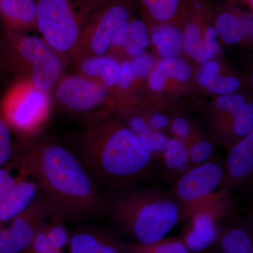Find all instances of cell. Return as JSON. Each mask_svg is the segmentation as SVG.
I'll return each instance as SVG.
<instances>
[{"label": "cell", "mask_w": 253, "mask_h": 253, "mask_svg": "<svg viewBox=\"0 0 253 253\" xmlns=\"http://www.w3.org/2000/svg\"><path fill=\"white\" fill-rule=\"evenodd\" d=\"M25 146L16 164L36 181L49 219L76 223L106 215L105 196L73 150L46 139Z\"/></svg>", "instance_id": "obj_1"}, {"label": "cell", "mask_w": 253, "mask_h": 253, "mask_svg": "<svg viewBox=\"0 0 253 253\" xmlns=\"http://www.w3.org/2000/svg\"><path fill=\"white\" fill-rule=\"evenodd\" d=\"M74 146L99 189L108 192L143 184L154 174L156 160L115 113L86 121Z\"/></svg>", "instance_id": "obj_2"}, {"label": "cell", "mask_w": 253, "mask_h": 253, "mask_svg": "<svg viewBox=\"0 0 253 253\" xmlns=\"http://www.w3.org/2000/svg\"><path fill=\"white\" fill-rule=\"evenodd\" d=\"M106 215L136 244L164 239L181 221V208L172 192L141 184L108 192Z\"/></svg>", "instance_id": "obj_3"}, {"label": "cell", "mask_w": 253, "mask_h": 253, "mask_svg": "<svg viewBox=\"0 0 253 253\" xmlns=\"http://www.w3.org/2000/svg\"><path fill=\"white\" fill-rule=\"evenodd\" d=\"M66 62L39 37L6 29L1 38L0 68L11 75L14 81L28 82L51 93L64 75Z\"/></svg>", "instance_id": "obj_4"}, {"label": "cell", "mask_w": 253, "mask_h": 253, "mask_svg": "<svg viewBox=\"0 0 253 253\" xmlns=\"http://www.w3.org/2000/svg\"><path fill=\"white\" fill-rule=\"evenodd\" d=\"M101 1L88 0L78 7L73 0H38L37 30L68 62L88 15Z\"/></svg>", "instance_id": "obj_5"}, {"label": "cell", "mask_w": 253, "mask_h": 253, "mask_svg": "<svg viewBox=\"0 0 253 253\" xmlns=\"http://www.w3.org/2000/svg\"><path fill=\"white\" fill-rule=\"evenodd\" d=\"M51 107V93L28 82L14 81L1 100L0 116L11 130L30 137L45 124Z\"/></svg>", "instance_id": "obj_6"}, {"label": "cell", "mask_w": 253, "mask_h": 253, "mask_svg": "<svg viewBox=\"0 0 253 253\" xmlns=\"http://www.w3.org/2000/svg\"><path fill=\"white\" fill-rule=\"evenodd\" d=\"M60 108L74 117L91 121L114 113V94L104 86L77 73L63 75L53 89Z\"/></svg>", "instance_id": "obj_7"}, {"label": "cell", "mask_w": 253, "mask_h": 253, "mask_svg": "<svg viewBox=\"0 0 253 253\" xmlns=\"http://www.w3.org/2000/svg\"><path fill=\"white\" fill-rule=\"evenodd\" d=\"M132 16L130 0H101L88 15L69 61L107 54L115 33Z\"/></svg>", "instance_id": "obj_8"}, {"label": "cell", "mask_w": 253, "mask_h": 253, "mask_svg": "<svg viewBox=\"0 0 253 253\" xmlns=\"http://www.w3.org/2000/svg\"><path fill=\"white\" fill-rule=\"evenodd\" d=\"M234 200L225 188L198 208L180 239L191 253L204 252L216 244L224 219L233 216Z\"/></svg>", "instance_id": "obj_9"}, {"label": "cell", "mask_w": 253, "mask_h": 253, "mask_svg": "<svg viewBox=\"0 0 253 253\" xmlns=\"http://www.w3.org/2000/svg\"><path fill=\"white\" fill-rule=\"evenodd\" d=\"M224 167L217 160L191 168L174 181L172 191L181 208V221L223 188Z\"/></svg>", "instance_id": "obj_10"}, {"label": "cell", "mask_w": 253, "mask_h": 253, "mask_svg": "<svg viewBox=\"0 0 253 253\" xmlns=\"http://www.w3.org/2000/svg\"><path fill=\"white\" fill-rule=\"evenodd\" d=\"M49 219L41 194L31 207L0 228V253H22Z\"/></svg>", "instance_id": "obj_11"}, {"label": "cell", "mask_w": 253, "mask_h": 253, "mask_svg": "<svg viewBox=\"0 0 253 253\" xmlns=\"http://www.w3.org/2000/svg\"><path fill=\"white\" fill-rule=\"evenodd\" d=\"M224 167L223 187L228 191L252 185L253 176V130L230 149Z\"/></svg>", "instance_id": "obj_12"}, {"label": "cell", "mask_w": 253, "mask_h": 253, "mask_svg": "<svg viewBox=\"0 0 253 253\" xmlns=\"http://www.w3.org/2000/svg\"><path fill=\"white\" fill-rule=\"evenodd\" d=\"M126 243L112 231L96 226H81L71 231L69 253H129Z\"/></svg>", "instance_id": "obj_13"}, {"label": "cell", "mask_w": 253, "mask_h": 253, "mask_svg": "<svg viewBox=\"0 0 253 253\" xmlns=\"http://www.w3.org/2000/svg\"><path fill=\"white\" fill-rule=\"evenodd\" d=\"M76 73L115 93L119 83L121 61L109 54L88 56L73 61Z\"/></svg>", "instance_id": "obj_14"}, {"label": "cell", "mask_w": 253, "mask_h": 253, "mask_svg": "<svg viewBox=\"0 0 253 253\" xmlns=\"http://www.w3.org/2000/svg\"><path fill=\"white\" fill-rule=\"evenodd\" d=\"M39 194L36 181L31 176L18 172L12 189L0 207V228L31 207Z\"/></svg>", "instance_id": "obj_15"}, {"label": "cell", "mask_w": 253, "mask_h": 253, "mask_svg": "<svg viewBox=\"0 0 253 253\" xmlns=\"http://www.w3.org/2000/svg\"><path fill=\"white\" fill-rule=\"evenodd\" d=\"M221 224L217 241L221 253H253L252 217H229Z\"/></svg>", "instance_id": "obj_16"}, {"label": "cell", "mask_w": 253, "mask_h": 253, "mask_svg": "<svg viewBox=\"0 0 253 253\" xmlns=\"http://www.w3.org/2000/svg\"><path fill=\"white\" fill-rule=\"evenodd\" d=\"M217 36L228 45H236L245 35L253 33V16L234 6H223L214 14L213 19Z\"/></svg>", "instance_id": "obj_17"}, {"label": "cell", "mask_w": 253, "mask_h": 253, "mask_svg": "<svg viewBox=\"0 0 253 253\" xmlns=\"http://www.w3.org/2000/svg\"><path fill=\"white\" fill-rule=\"evenodd\" d=\"M38 0H0V15L5 28L26 32L37 29Z\"/></svg>", "instance_id": "obj_18"}, {"label": "cell", "mask_w": 253, "mask_h": 253, "mask_svg": "<svg viewBox=\"0 0 253 253\" xmlns=\"http://www.w3.org/2000/svg\"><path fill=\"white\" fill-rule=\"evenodd\" d=\"M184 20L177 22L151 25V42L161 58L179 57L184 51L182 31L179 28V23Z\"/></svg>", "instance_id": "obj_19"}, {"label": "cell", "mask_w": 253, "mask_h": 253, "mask_svg": "<svg viewBox=\"0 0 253 253\" xmlns=\"http://www.w3.org/2000/svg\"><path fill=\"white\" fill-rule=\"evenodd\" d=\"M253 130V104L246 102L236 112L229 122L217 131L216 137L226 149H230L236 143Z\"/></svg>", "instance_id": "obj_20"}, {"label": "cell", "mask_w": 253, "mask_h": 253, "mask_svg": "<svg viewBox=\"0 0 253 253\" xmlns=\"http://www.w3.org/2000/svg\"><path fill=\"white\" fill-rule=\"evenodd\" d=\"M160 159L161 176L167 180H175L190 168L187 145L178 138H170Z\"/></svg>", "instance_id": "obj_21"}, {"label": "cell", "mask_w": 253, "mask_h": 253, "mask_svg": "<svg viewBox=\"0 0 253 253\" xmlns=\"http://www.w3.org/2000/svg\"><path fill=\"white\" fill-rule=\"evenodd\" d=\"M167 80H174L178 83H185L192 75L189 63L180 57L161 58L155 65Z\"/></svg>", "instance_id": "obj_22"}, {"label": "cell", "mask_w": 253, "mask_h": 253, "mask_svg": "<svg viewBox=\"0 0 253 253\" xmlns=\"http://www.w3.org/2000/svg\"><path fill=\"white\" fill-rule=\"evenodd\" d=\"M129 253H191L180 238L163 239L149 244H128Z\"/></svg>", "instance_id": "obj_23"}, {"label": "cell", "mask_w": 253, "mask_h": 253, "mask_svg": "<svg viewBox=\"0 0 253 253\" xmlns=\"http://www.w3.org/2000/svg\"><path fill=\"white\" fill-rule=\"evenodd\" d=\"M44 228L50 244L55 251H63L68 247L71 231L68 230L66 221L58 219H48L44 224Z\"/></svg>", "instance_id": "obj_24"}, {"label": "cell", "mask_w": 253, "mask_h": 253, "mask_svg": "<svg viewBox=\"0 0 253 253\" xmlns=\"http://www.w3.org/2000/svg\"><path fill=\"white\" fill-rule=\"evenodd\" d=\"M187 147L190 168L196 167L213 160L214 146L212 141L204 136H201L192 141Z\"/></svg>", "instance_id": "obj_25"}, {"label": "cell", "mask_w": 253, "mask_h": 253, "mask_svg": "<svg viewBox=\"0 0 253 253\" xmlns=\"http://www.w3.org/2000/svg\"><path fill=\"white\" fill-rule=\"evenodd\" d=\"M17 156L11 129L0 116V168L16 162Z\"/></svg>", "instance_id": "obj_26"}, {"label": "cell", "mask_w": 253, "mask_h": 253, "mask_svg": "<svg viewBox=\"0 0 253 253\" xmlns=\"http://www.w3.org/2000/svg\"><path fill=\"white\" fill-rule=\"evenodd\" d=\"M168 129L173 134V137L184 141L187 146L192 141L202 136L194 129L189 119L182 116H176L172 118L170 126Z\"/></svg>", "instance_id": "obj_27"}, {"label": "cell", "mask_w": 253, "mask_h": 253, "mask_svg": "<svg viewBox=\"0 0 253 253\" xmlns=\"http://www.w3.org/2000/svg\"><path fill=\"white\" fill-rule=\"evenodd\" d=\"M241 86L239 78L233 76L219 75L207 86V90L212 94L225 95L235 93Z\"/></svg>", "instance_id": "obj_28"}, {"label": "cell", "mask_w": 253, "mask_h": 253, "mask_svg": "<svg viewBox=\"0 0 253 253\" xmlns=\"http://www.w3.org/2000/svg\"><path fill=\"white\" fill-rule=\"evenodd\" d=\"M129 60L135 82L147 78L156 63L152 55L146 53Z\"/></svg>", "instance_id": "obj_29"}, {"label": "cell", "mask_w": 253, "mask_h": 253, "mask_svg": "<svg viewBox=\"0 0 253 253\" xmlns=\"http://www.w3.org/2000/svg\"><path fill=\"white\" fill-rule=\"evenodd\" d=\"M221 66L219 61L209 60L201 64L197 73L198 83L204 88L211 84L214 80L221 75Z\"/></svg>", "instance_id": "obj_30"}, {"label": "cell", "mask_w": 253, "mask_h": 253, "mask_svg": "<svg viewBox=\"0 0 253 253\" xmlns=\"http://www.w3.org/2000/svg\"><path fill=\"white\" fill-rule=\"evenodd\" d=\"M217 38V33L214 26L206 24L203 31V42L211 59H213L220 51Z\"/></svg>", "instance_id": "obj_31"}, {"label": "cell", "mask_w": 253, "mask_h": 253, "mask_svg": "<svg viewBox=\"0 0 253 253\" xmlns=\"http://www.w3.org/2000/svg\"><path fill=\"white\" fill-rule=\"evenodd\" d=\"M11 163L0 168V207L16 181V176L11 173Z\"/></svg>", "instance_id": "obj_32"}, {"label": "cell", "mask_w": 253, "mask_h": 253, "mask_svg": "<svg viewBox=\"0 0 253 253\" xmlns=\"http://www.w3.org/2000/svg\"><path fill=\"white\" fill-rule=\"evenodd\" d=\"M148 125L152 130L164 131L169 129L172 118L161 111H155L145 113Z\"/></svg>", "instance_id": "obj_33"}, {"label": "cell", "mask_w": 253, "mask_h": 253, "mask_svg": "<svg viewBox=\"0 0 253 253\" xmlns=\"http://www.w3.org/2000/svg\"><path fill=\"white\" fill-rule=\"evenodd\" d=\"M147 82L150 89L155 92H161L164 90L168 84L167 78L155 66L147 77Z\"/></svg>", "instance_id": "obj_34"}, {"label": "cell", "mask_w": 253, "mask_h": 253, "mask_svg": "<svg viewBox=\"0 0 253 253\" xmlns=\"http://www.w3.org/2000/svg\"><path fill=\"white\" fill-rule=\"evenodd\" d=\"M154 136L155 147H156V160L160 159L165 152L168 144H169V136L165 134L162 131L152 130Z\"/></svg>", "instance_id": "obj_35"}, {"label": "cell", "mask_w": 253, "mask_h": 253, "mask_svg": "<svg viewBox=\"0 0 253 253\" xmlns=\"http://www.w3.org/2000/svg\"><path fill=\"white\" fill-rule=\"evenodd\" d=\"M139 141H141V144L144 145L145 147L146 148L152 156H154L155 159L156 158V147H155V142L154 136H153L152 130L146 131V132L142 133V134H136Z\"/></svg>", "instance_id": "obj_36"}, {"label": "cell", "mask_w": 253, "mask_h": 253, "mask_svg": "<svg viewBox=\"0 0 253 253\" xmlns=\"http://www.w3.org/2000/svg\"><path fill=\"white\" fill-rule=\"evenodd\" d=\"M136 1L141 5L143 11H144L149 6H151V5L154 4L157 0H136Z\"/></svg>", "instance_id": "obj_37"}, {"label": "cell", "mask_w": 253, "mask_h": 253, "mask_svg": "<svg viewBox=\"0 0 253 253\" xmlns=\"http://www.w3.org/2000/svg\"><path fill=\"white\" fill-rule=\"evenodd\" d=\"M236 1H241V2H244V4H247L249 7H251V9H253V0H236Z\"/></svg>", "instance_id": "obj_38"}, {"label": "cell", "mask_w": 253, "mask_h": 253, "mask_svg": "<svg viewBox=\"0 0 253 253\" xmlns=\"http://www.w3.org/2000/svg\"><path fill=\"white\" fill-rule=\"evenodd\" d=\"M50 253H63V251H54Z\"/></svg>", "instance_id": "obj_39"}, {"label": "cell", "mask_w": 253, "mask_h": 253, "mask_svg": "<svg viewBox=\"0 0 253 253\" xmlns=\"http://www.w3.org/2000/svg\"><path fill=\"white\" fill-rule=\"evenodd\" d=\"M211 253V251H207V250H206V251H204V252H202V253Z\"/></svg>", "instance_id": "obj_40"}, {"label": "cell", "mask_w": 253, "mask_h": 253, "mask_svg": "<svg viewBox=\"0 0 253 253\" xmlns=\"http://www.w3.org/2000/svg\"><path fill=\"white\" fill-rule=\"evenodd\" d=\"M1 15H0V24H1Z\"/></svg>", "instance_id": "obj_41"}, {"label": "cell", "mask_w": 253, "mask_h": 253, "mask_svg": "<svg viewBox=\"0 0 253 253\" xmlns=\"http://www.w3.org/2000/svg\"><path fill=\"white\" fill-rule=\"evenodd\" d=\"M0 42H1V38H0Z\"/></svg>", "instance_id": "obj_42"}]
</instances>
